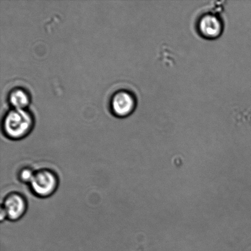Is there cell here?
<instances>
[{
  "mask_svg": "<svg viewBox=\"0 0 251 251\" xmlns=\"http://www.w3.org/2000/svg\"><path fill=\"white\" fill-rule=\"evenodd\" d=\"M59 179L55 172L49 169H42L34 172L33 179L29 184L34 196L39 198H48L57 190Z\"/></svg>",
  "mask_w": 251,
  "mask_h": 251,
  "instance_id": "2",
  "label": "cell"
},
{
  "mask_svg": "<svg viewBox=\"0 0 251 251\" xmlns=\"http://www.w3.org/2000/svg\"><path fill=\"white\" fill-rule=\"evenodd\" d=\"M196 26L199 34L207 39L219 38L224 30L223 20L219 15L212 12L201 14L197 21Z\"/></svg>",
  "mask_w": 251,
  "mask_h": 251,
  "instance_id": "4",
  "label": "cell"
},
{
  "mask_svg": "<svg viewBox=\"0 0 251 251\" xmlns=\"http://www.w3.org/2000/svg\"><path fill=\"white\" fill-rule=\"evenodd\" d=\"M33 115L26 109L12 108L5 114L2 122V130L5 136L13 140L26 137L33 129Z\"/></svg>",
  "mask_w": 251,
  "mask_h": 251,
  "instance_id": "1",
  "label": "cell"
},
{
  "mask_svg": "<svg viewBox=\"0 0 251 251\" xmlns=\"http://www.w3.org/2000/svg\"><path fill=\"white\" fill-rule=\"evenodd\" d=\"M34 172L33 170L29 168H24L20 172L19 176L20 180L24 183H30L31 179H33Z\"/></svg>",
  "mask_w": 251,
  "mask_h": 251,
  "instance_id": "7",
  "label": "cell"
},
{
  "mask_svg": "<svg viewBox=\"0 0 251 251\" xmlns=\"http://www.w3.org/2000/svg\"><path fill=\"white\" fill-rule=\"evenodd\" d=\"M27 207L28 204L25 197L17 192L9 193L2 201L1 220L7 219L11 221H19L26 213Z\"/></svg>",
  "mask_w": 251,
  "mask_h": 251,
  "instance_id": "3",
  "label": "cell"
},
{
  "mask_svg": "<svg viewBox=\"0 0 251 251\" xmlns=\"http://www.w3.org/2000/svg\"><path fill=\"white\" fill-rule=\"evenodd\" d=\"M136 105V98L129 90L117 91L110 99V107L112 114L120 118L129 116L134 111Z\"/></svg>",
  "mask_w": 251,
  "mask_h": 251,
  "instance_id": "5",
  "label": "cell"
},
{
  "mask_svg": "<svg viewBox=\"0 0 251 251\" xmlns=\"http://www.w3.org/2000/svg\"><path fill=\"white\" fill-rule=\"evenodd\" d=\"M8 100L13 109H26L30 102V97L24 88L17 87L9 92Z\"/></svg>",
  "mask_w": 251,
  "mask_h": 251,
  "instance_id": "6",
  "label": "cell"
}]
</instances>
